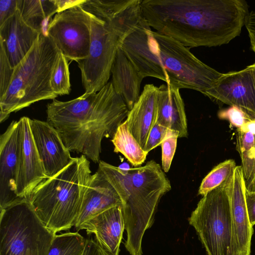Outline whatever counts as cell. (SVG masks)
I'll list each match as a JSON object with an SVG mask.
<instances>
[{
    "instance_id": "1",
    "label": "cell",
    "mask_w": 255,
    "mask_h": 255,
    "mask_svg": "<svg viewBox=\"0 0 255 255\" xmlns=\"http://www.w3.org/2000/svg\"><path fill=\"white\" fill-rule=\"evenodd\" d=\"M141 8L151 28L188 48L228 43L249 13L244 0H143Z\"/></svg>"
},
{
    "instance_id": "2",
    "label": "cell",
    "mask_w": 255,
    "mask_h": 255,
    "mask_svg": "<svg viewBox=\"0 0 255 255\" xmlns=\"http://www.w3.org/2000/svg\"><path fill=\"white\" fill-rule=\"evenodd\" d=\"M128 111L110 81L98 92L85 93L66 102L53 100L47 106L46 113L47 122L70 151L99 163L102 139L113 137Z\"/></svg>"
},
{
    "instance_id": "3",
    "label": "cell",
    "mask_w": 255,
    "mask_h": 255,
    "mask_svg": "<svg viewBox=\"0 0 255 255\" xmlns=\"http://www.w3.org/2000/svg\"><path fill=\"white\" fill-rule=\"evenodd\" d=\"M120 46L143 78H155L179 90L204 94L222 74L198 59L189 48L149 26L136 29Z\"/></svg>"
},
{
    "instance_id": "4",
    "label": "cell",
    "mask_w": 255,
    "mask_h": 255,
    "mask_svg": "<svg viewBox=\"0 0 255 255\" xmlns=\"http://www.w3.org/2000/svg\"><path fill=\"white\" fill-rule=\"evenodd\" d=\"M84 155L41 182L29 200L44 225L56 234L75 226L92 174Z\"/></svg>"
},
{
    "instance_id": "5",
    "label": "cell",
    "mask_w": 255,
    "mask_h": 255,
    "mask_svg": "<svg viewBox=\"0 0 255 255\" xmlns=\"http://www.w3.org/2000/svg\"><path fill=\"white\" fill-rule=\"evenodd\" d=\"M59 52L46 32H41L28 54L14 68L8 89L0 98V123L12 112L58 97L51 88L50 80Z\"/></svg>"
},
{
    "instance_id": "6",
    "label": "cell",
    "mask_w": 255,
    "mask_h": 255,
    "mask_svg": "<svg viewBox=\"0 0 255 255\" xmlns=\"http://www.w3.org/2000/svg\"><path fill=\"white\" fill-rule=\"evenodd\" d=\"M128 197L122 206L127 239L125 247L131 255H142L141 243L149 228L161 197L171 189L160 165L154 160L128 169Z\"/></svg>"
},
{
    "instance_id": "7",
    "label": "cell",
    "mask_w": 255,
    "mask_h": 255,
    "mask_svg": "<svg viewBox=\"0 0 255 255\" xmlns=\"http://www.w3.org/2000/svg\"><path fill=\"white\" fill-rule=\"evenodd\" d=\"M0 211V255H47L56 234L44 225L28 199Z\"/></svg>"
},
{
    "instance_id": "8",
    "label": "cell",
    "mask_w": 255,
    "mask_h": 255,
    "mask_svg": "<svg viewBox=\"0 0 255 255\" xmlns=\"http://www.w3.org/2000/svg\"><path fill=\"white\" fill-rule=\"evenodd\" d=\"M232 175L203 196L188 219L207 255H230L232 220L229 191Z\"/></svg>"
},
{
    "instance_id": "9",
    "label": "cell",
    "mask_w": 255,
    "mask_h": 255,
    "mask_svg": "<svg viewBox=\"0 0 255 255\" xmlns=\"http://www.w3.org/2000/svg\"><path fill=\"white\" fill-rule=\"evenodd\" d=\"M91 18L89 55L77 62L87 93L98 92L109 82L120 44L118 37L104 21L91 14Z\"/></svg>"
},
{
    "instance_id": "10",
    "label": "cell",
    "mask_w": 255,
    "mask_h": 255,
    "mask_svg": "<svg viewBox=\"0 0 255 255\" xmlns=\"http://www.w3.org/2000/svg\"><path fill=\"white\" fill-rule=\"evenodd\" d=\"M91 20L90 13L76 6L56 13L46 32L68 60L78 62L89 55Z\"/></svg>"
},
{
    "instance_id": "11",
    "label": "cell",
    "mask_w": 255,
    "mask_h": 255,
    "mask_svg": "<svg viewBox=\"0 0 255 255\" xmlns=\"http://www.w3.org/2000/svg\"><path fill=\"white\" fill-rule=\"evenodd\" d=\"M141 1L85 0L80 6L104 21L118 37L121 44L136 29L149 25L143 14Z\"/></svg>"
},
{
    "instance_id": "12",
    "label": "cell",
    "mask_w": 255,
    "mask_h": 255,
    "mask_svg": "<svg viewBox=\"0 0 255 255\" xmlns=\"http://www.w3.org/2000/svg\"><path fill=\"white\" fill-rule=\"evenodd\" d=\"M204 94L217 102L238 107L255 120V63L240 71L222 73Z\"/></svg>"
},
{
    "instance_id": "13",
    "label": "cell",
    "mask_w": 255,
    "mask_h": 255,
    "mask_svg": "<svg viewBox=\"0 0 255 255\" xmlns=\"http://www.w3.org/2000/svg\"><path fill=\"white\" fill-rule=\"evenodd\" d=\"M246 184L241 166H237L229 186L232 220L230 255H251L254 232L248 213L246 200Z\"/></svg>"
},
{
    "instance_id": "14",
    "label": "cell",
    "mask_w": 255,
    "mask_h": 255,
    "mask_svg": "<svg viewBox=\"0 0 255 255\" xmlns=\"http://www.w3.org/2000/svg\"><path fill=\"white\" fill-rule=\"evenodd\" d=\"M20 144L19 122L13 121L0 137V211L24 199L16 193Z\"/></svg>"
},
{
    "instance_id": "15",
    "label": "cell",
    "mask_w": 255,
    "mask_h": 255,
    "mask_svg": "<svg viewBox=\"0 0 255 255\" xmlns=\"http://www.w3.org/2000/svg\"><path fill=\"white\" fill-rule=\"evenodd\" d=\"M30 120L23 117L18 120L20 144L16 193L20 199H29L35 188L47 178L33 138Z\"/></svg>"
},
{
    "instance_id": "16",
    "label": "cell",
    "mask_w": 255,
    "mask_h": 255,
    "mask_svg": "<svg viewBox=\"0 0 255 255\" xmlns=\"http://www.w3.org/2000/svg\"><path fill=\"white\" fill-rule=\"evenodd\" d=\"M33 138L47 178L61 171L73 160L58 131L48 122L30 120Z\"/></svg>"
},
{
    "instance_id": "17",
    "label": "cell",
    "mask_w": 255,
    "mask_h": 255,
    "mask_svg": "<svg viewBox=\"0 0 255 255\" xmlns=\"http://www.w3.org/2000/svg\"><path fill=\"white\" fill-rule=\"evenodd\" d=\"M40 33L25 23L18 9L0 25V46L12 67L26 56Z\"/></svg>"
},
{
    "instance_id": "18",
    "label": "cell",
    "mask_w": 255,
    "mask_h": 255,
    "mask_svg": "<svg viewBox=\"0 0 255 255\" xmlns=\"http://www.w3.org/2000/svg\"><path fill=\"white\" fill-rule=\"evenodd\" d=\"M122 206L110 208L85 222L77 231L85 230L94 234L98 243L112 255H119L120 246L125 229Z\"/></svg>"
},
{
    "instance_id": "19",
    "label": "cell",
    "mask_w": 255,
    "mask_h": 255,
    "mask_svg": "<svg viewBox=\"0 0 255 255\" xmlns=\"http://www.w3.org/2000/svg\"><path fill=\"white\" fill-rule=\"evenodd\" d=\"M122 205L117 192L104 174L98 169L92 175L74 227L77 228L100 213Z\"/></svg>"
},
{
    "instance_id": "20",
    "label": "cell",
    "mask_w": 255,
    "mask_h": 255,
    "mask_svg": "<svg viewBox=\"0 0 255 255\" xmlns=\"http://www.w3.org/2000/svg\"><path fill=\"white\" fill-rule=\"evenodd\" d=\"M157 88L153 84L145 85L126 119L129 130L143 149L156 121Z\"/></svg>"
},
{
    "instance_id": "21",
    "label": "cell",
    "mask_w": 255,
    "mask_h": 255,
    "mask_svg": "<svg viewBox=\"0 0 255 255\" xmlns=\"http://www.w3.org/2000/svg\"><path fill=\"white\" fill-rule=\"evenodd\" d=\"M179 89L162 84L157 88L156 122L179 133V137L188 135L187 118Z\"/></svg>"
},
{
    "instance_id": "22",
    "label": "cell",
    "mask_w": 255,
    "mask_h": 255,
    "mask_svg": "<svg viewBox=\"0 0 255 255\" xmlns=\"http://www.w3.org/2000/svg\"><path fill=\"white\" fill-rule=\"evenodd\" d=\"M111 81L129 111L140 96L143 78L119 46L112 68Z\"/></svg>"
},
{
    "instance_id": "23",
    "label": "cell",
    "mask_w": 255,
    "mask_h": 255,
    "mask_svg": "<svg viewBox=\"0 0 255 255\" xmlns=\"http://www.w3.org/2000/svg\"><path fill=\"white\" fill-rule=\"evenodd\" d=\"M17 7L25 23L40 33L45 32L46 21L57 13L55 0H17Z\"/></svg>"
},
{
    "instance_id": "24",
    "label": "cell",
    "mask_w": 255,
    "mask_h": 255,
    "mask_svg": "<svg viewBox=\"0 0 255 255\" xmlns=\"http://www.w3.org/2000/svg\"><path fill=\"white\" fill-rule=\"evenodd\" d=\"M112 142L114 145V152L122 153L135 167L141 165L146 160L148 153L130 132L126 120L117 128Z\"/></svg>"
},
{
    "instance_id": "25",
    "label": "cell",
    "mask_w": 255,
    "mask_h": 255,
    "mask_svg": "<svg viewBox=\"0 0 255 255\" xmlns=\"http://www.w3.org/2000/svg\"><path fill=\"white\" fill-rule=\"evenodd\" d=\"M237 149L241 156L242 170L246 184L255 175V146L254 135L238 128Z\"/></svg>"
},
{
    "instance_id": "26",
    "label": "cell",
    "mask_w": 255,
    "mask_h": 255,
    "mask_svg": "<svg viewBox=\"0 0 255 255\" xmlns=\"http://www.w3.org/2000/svg\"><path fill=\"white\" fill-rule=\"evenodd\" d=\"M86 239L78 232L56 235L47 255H82Z\"/></svg>"
},
{
    "instance_id": "27",
    "label": "cell",
    "mask_w": 255,
    "mask_h": 255,
    "mask_svg": "<svg viewBox=\"0 0 255 255\" xmlns=\"http://www.w3.org/2000/svg\"><path fill=\"white\" fill-rule=\"evenodd\" d=\"M50 84L52 91L57 96L68 95L71 91L68 60L60 52L51 72Z\"/></svg>"
},
{
    "instance_id": "28",
    "label": "cell",
    "mask_w": 255,
    "mask_h": 255,
    "mask_svg": "<svg viewBox=\"0 0 255 255\" xmlns=\"http://www.w3.org/2000/svg\"><path fill=\"white\" fill-rule=\"evenodd\" d=\"M236 166L233 159H228L219 164L203 179L198 194L204 196L221 185L233 174Z\"/></svg>"
},
{
    "instance_id": "29",
    "label": "cell",
    "mask_w": 255,
    "mask_h": 255,
    "mask_svg": "<svg viewBox=\"0 0 255 255\" xmlns=\"http://www.w3.org/2000/svg\"><path fill=\"white\" fill-rule=\"evenodd\" d=\"M178 138L179 133L169 129L160 144L162 149V169L165 172H167L170 169L176 151Z\"/></svg>"
},
{
    "instance_id": "30",
    "label": "cell",
    "mask_w": 255,
    "mask_h": 255,
    "mask_svg": "<svg viewBox=\"0 0 255 255\" xmlns=\"http://www.w3.org/2000/svg\"><path fill=\"white\" fill-rule=\"evenodd\" d=\"M14 70V68L9 63L3 48L0 46V98L7 90Z\"/></svg>"
},
{
    "instance_id": "31",
    "label": "cell",
    "mask_w": 255,
    "mask_h": 255,
    "mask_svg": "<svg viewBox=\"0 0 255 255\" xmlns=\"http://www.w3.org/2000/svg\"><path fill=\"white\" fill-rule=\"evenodd\" d=\"M218 115L220 118L227 120L238 128H241L247 122L252 120L243 110L234 106L220 111Z\"/></svg>"
},
{
    "instance_id": "32",
    "label": "cell",
    "mask_w": 255,
    "mask_h": 255,
    "mask_svg": "<svg viewBox=\"0 0 255 255\" xmlns=\"http://www.w3.org/2000/svg\"><path fill=\"white\" fill-rule=\"evenodd\" d=\"M169 129L156 121L149 133L143 148L144 150L148 153L157 146L160 145Z\"/></svg>"
},
{
    "instance_id": "33",
    "label": "cell",
    "mask_w": 255,
    "mask_h": 255,
    "mask_svg": "<svg viewBox=\"0 0 255 255\" xmlns=\"http://www.w3.org/2000/svg\"><path fill=\"white\" fill-rule=\"evenodd\" d=\"M17 9V0H0V25L13 15Z\"/></svg>"
},
{
    "instance_id": "34",
    "label": "cell",
    "mask_w": 255,
    "mask_h": 255,
    "mask_svg": "<svg viewBox=\"0 0 255 255\" xmlns=\"http://www.w3.org/2000/svg\"><path fill=\"white\" fill-rule=\"evenodd\" d=\"M82 255H112L93 238L86 239V244Z\"/></svg>"
},
{
    "instance_id": "35",
    "label": "cell",
    "mask_w": 255,
    "mask_h": 255,
    "mask_svg": "<svg viewBox=\"0 0 255 255\" xmlns=\"http://www.w3.org/2000/svg\"><path fill=\"white\" fill-rule=\"evenodd\" d=\"M245 25L250 39L252 49L255 54V11L249 13Z\"/></svg>"
},
{
    "instance_id": "36",
    "label": "cell",
    "mask_w": 255,
    "mask_h": 255,
    "mask_svg": "<svg viewBox=\"0 0 255 255\" xmlns=\"http://www.w3.org/2000/svg\"><path fill=\"white\" fill-rule=\"evenodd\" d=\"M246 200L249 220L253 227L255 225V192L246 189Z\"/></svg>"
},
{
    "instance_id": "37",
    "label": "cell",
    "mask_w": 255,
    "mask_h": 255,
    "mask_svg": "<svg viewBox=\"0 0 255 255\" xmlns=\"http://www.w3.org/2000/svg\"><path fill=\"white\" fill-rule=\"evenodd\" d=\"M85 0H55L57 8V13L69 9L71 7L80 5Z\"/></svg>"
},
{
    "instance_id": "38",
    "label": "cell",
    "mask_w": 255,
    "mask_h": 255,
    "mask_svg": "<svg viewBox=\"0 0 255 255\" xmlns=\"http://www.w3.org/2000/svg\"><path fill=\"white\" fill-rule=\"evenodd\" d=\"M242 130L249 131L255 134V120H252L247 122L241 128Z\"/></svg>"
},
{
    "instance_id": "39",
    "label": "cell",
    "mask_w": 255,
    "mask_h": 255,
    "mask_svg": "<svg viewBox=\"0 0 255 255\" xmlns=\"http://www.w3.org/2000/svg\"><path fill=\"white\" fill-rule=\"evenodd\" d=\"M246 189L249 191L255 192V175L249 182L246 183Z\"/></svg>"
},
{
    "instance_id": "40",
    "label": "cell",
    "mask_w": 255,
    "mask_h": 255,
    "mask_svg": "<svg viewBox=\"0 0 255 255\" xmlns=\"http://www.w3.org/2000/svg\"><path fill=\"white\" fill-rule=\"evenodd\" d=\"M254 142H255V134L254 135Z\"/></svg>"
}]
</instances>
